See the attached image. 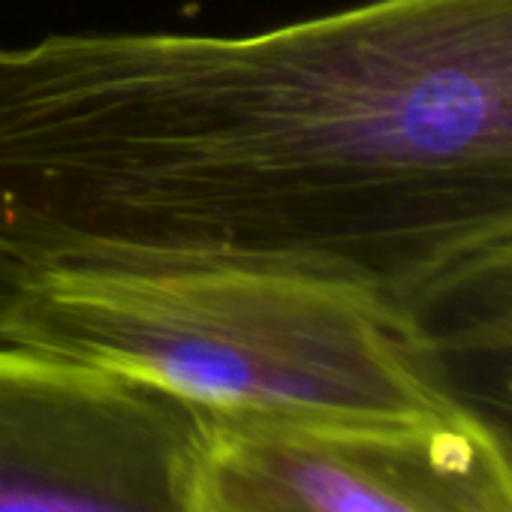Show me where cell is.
I'll list each match as a JSON object with an SVG mask.
<instances>
[{
	"mask_svg": "<svg viewBox=\"0 0 512 512\" xmlns=\"http://www.w3.org/2000/svg\"><path fill=\"white\" fill-rule=\"evenodd\" d=\"M211 440L172 392L0 344V512H196Z\"/></svg>",
	"mask_w": 512,
	"mask_h": 512,
	"instance_id": "3",
	"label": "cell"
},
{
	"mask_svg": "<svg viewBox=\"0 0 512 512\" xmlns=\"http://www.w3.org/2000/svg\"><path fill=\"white\" fill-rule=\"evenodd\" d=\"M46 266L49 263H43L40 256L0 235V341L7 338L10 326L22 314Z\"/></svg>",
	"mask_w": 512,
	"mask_h": 512,
	"instance_id": "6",
	"label": "cell"
},
{
	"mask_svg": "<svg viewBox=\"0 0 512 512\" xmlns=\"http://www.w3.org/2000/svg\"><path fill=\"white\" fill-rule=\"evenodd\" d=\"M196 512H512V452L467 410L401 425L214 419Z\"/></svg>",
	"mask_w": 512,
	"mask_h": 512,
	"instance_id": "4",
	"label": "cell"
},
{
	"mask_svg": "<svg viewBox=\"0 0 512 512\" xmlns=\"http://www.w3.org/2000/svg\"><path fill=\"white\" fill-rule=\"evenodd\" d=\"M226 139L272 269L410 338L512 311V0H368L260 31Z\"/></svg>",
	"mask_w": 512,
	"mask_h": 512,
	"instance_id": "1",
	"label": "cell"
},
{
	"mask_svg": "<svg viewBox=\"0 0 512 512\" xmlns=\"http://www.w3.org/2000/svg\"><path fill=\"white\" fill-rule=\"evenodd\" d=\"M0 344L136 377L211 419L401 425L464 413L362 293L229 266H46Z\"/></svg>",
	"mask_w": 512,
	"mask_h": 512,
	"instance_id": "2",
	"label": "cell"
},
{
	"mask_svg": "<svg viewBox=\"0 0 512 512\" xmlns=\"http://www.w3.org/2000/svg\"><path fill=\"white\" fill-rule=\"evenodd\" d=\"M413 341L446 392L512 452V311Z\"/></svg>",
	"mask_w": 512,
	"mask_h": 512,
	"instance_id": "5",
	"label": "cell"
}]
</instances>
